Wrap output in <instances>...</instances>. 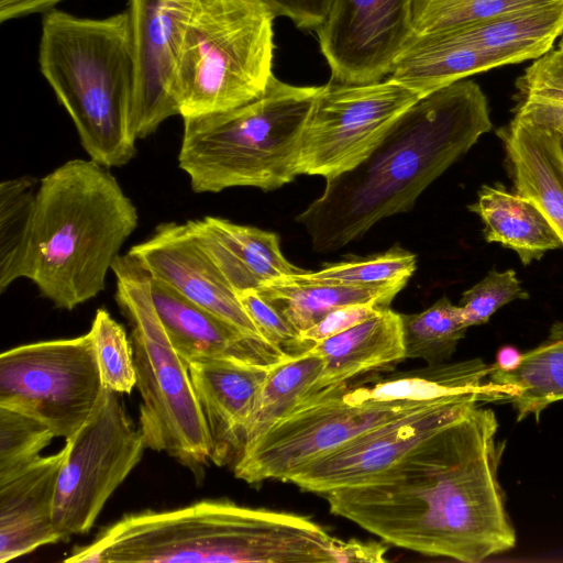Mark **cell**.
<instances>
[{
  "label": "cell",
  "mask_w": 563,
  "mask_h": 563,
  "mask_svg": "<svg viewBox=\"0 0 563 563\" xmlns=\"http://www.w3.org/2000/svg\"><path fill=\"white\" fill-rule=\"evenodd\" d=\"M490 408L476 406L386 471L322 495L333 515L395 547L481 563L515 548L498 471L506 441Z\"/></svg>",
  "instance_id": "6da1fadb"
},
{
  "label": "cell",
  "mask_w": 563,
  "mask_h": 563,
  "mask_svg": "<svg viewBox=\"0 0 563 563\" xmlns=\"http://www.w3.org/2000/svg\"><path fill=\"white\" fill-rule=\"evenodd\" d=\"M65 0H0V22L46 13Z\"/></svg>",
  "instance_id": "b9f144b4"
},
{
  "label": "cell",
  "mask_w": 563,
  "mask_h": 563,
  "mask_svg": "<svg viewBox=\"0 0 563 563\" xmlns=\"http://www.w3.org/2000/svg\"><path fill=\"white\" fill-rule=\"evenodd\" d=\"M404 284L380 287H357L319 284L301 280L295 275L275 278L258 290L299 331L316 324L325 314L340 307L355 303H373L389 307Z\"/></svg>",
  "instance_id": "4316f807"
},
{
  "label": "cell",
  "mask_w": 563,
  "mask_h": 563,
  "mask_svg": "<svg viewBox=\"0 0 563 563\" xmlns=\"http://www.w3.org/2000/svg\"><path fill=\"white\" fill-rule=\"evenodd\" d=\"M558 46H559V47H561V48H563V33H562V35H561V37H560V41H559V45H558Z\"/></svg>",
  "instance_id": "f6af8a7d"
},
{
  "label": "cell",
  "mask_w": 563,
  "mask_h": 563,
  "mask_svg": "<svg viewBox=\"0 0 563 563\" xmlns=\"http://www.w3.org/2000/svg\"><path fill=\"white\" fill-rule=\"evenodd\" d=\"M421 97L390 77L368 84L330 80L322 85L302 131L298 175L327 180L354 168Z\"/></svg>",
  "instance_id": "7c38bea8"
},
{
  "label": "cell",
  "mask_w": 563,
  "mask_h": 563,
  "mask_svg": "<svg viewBox=\"0 0 563 563\" xmlns=\"http://www.w3.org/2000/svg\"><path fill=\"white\" fill-rule=\"evenodd\" d=\"M493 129L485 93L460 80L419 98L354 168L327 179L296 221L314 251L334 252L419 195Z\"/></svg>",
  "instance_id": "7a4b0ae2"
},
{
  "label": "cell",
  "mask_w": 563,
  "mask_h": 563,
  "mask_svg": "<svg viewBox=\"0 0 563 563\" xmlns=\"http://www.w3.org/2000/svg\"><path fill=\"white\" fill-rule=\"evenodd\" d=\"M54 438L51 428L40 419L0 406V484L38 460Z\"/></svg>",
  "instance_id": "836d02e7"
},
{
  "label": "cell",
  "mask_w": 563,
  "mask_h": 563,
  "mask_svg": "<svg viewBox=\"0 0 563 563\" xmlns=\"http://www.w3.org/2000/svg\"><path fill=\"white\" fill-rule=\"evenodd\" d=\"M492 364L482 358L427 364L387 374L373 373L351 380L344 399L351 404L416 401L427 402L463 395H481L489 402H507L511 390L488 379Z\"/></svg>",
  "instance_id": "ffe728a7"
},
{
  "label": "cell",
  "mask_w": 563,
  "mask_h": 563,
  "mask_svg": "<svg viewBox=\"0 0 563 563\" xmlns=\"http://www.w3.org/2000/svg\"><path fill=\"white\" fill-rule=\"evenodd\" d=\"M387 548L375 541L350 539L342 542L341 563L385 562Z\"/></svg>",
  "instance_id": "60d3db41"
},
{
  "label": "cell",
  "mask_w": 563,
  "mask_h": 563,
  "mask_svg": "<svg viewBox=\"0 0 563 563\" xmlns=\"http://www.w3.org/2000/svg\"><path fill=\"white\" fill-rule=\"evenodd\" d=\"M152 297L167 336L188 364L231 358L271 367L290 357L262 338L247 335L151 276Z\"/></svg>",
  "instance_id": "e0dca14e"
},
{
  "label": "cell",
  "mask_w": 563,
  "mask_h": 563,
  "mask_svg": "<svg viewBox=\"0 0 563 563\" xmlns=\"http://www.w3.org/2000/svg\"><path fill=\"white\" fill-rule=\"evenodd\" d=\"M415 0H331L316 30L331 79L368 84L388 77L413 36Z\"/></svg>",
  "instance_id": "5bb4252c"
},
{
  "label": "cell",
  "mask_w": 563,
  "mask_h": 563,
  "mask_svg": "<svg viewBox=\"0 0 563 563\" xmlns=\"http://www.w3.org/2000/svg\"><path fill=\"white\" fill-rule=\"evenodd\" d=\"M528 291L521 286L514 269L488 274L462 295L460 307L466 325L485 324L501 307L515 300H526Z\"/></svg>",
  "instance_id": "8d00e7d4"
},
{
  "label": "cell",
  "mask_w": 563,
  "mask_h": 563,
  "mask_svg": "<svg viewBox=\"0 0 563 563\" xmlns=\"http://www.w3.org/2000/svg\"><path fill=\"white\" fill-rule=\"evenodd\" d=\"M509 64L506 57L476 47L452 29H443L413 35L388 77L424 96L472 75Z\"/></svg>",
  "instance_id": "cb8c5ba5"
},
{
  "label": "cell",
  "mask_w": 563,
  "mask_h": 563,
  "mask_svg": "<svg viewBox=\"0 0 563 563\" xmlns=\"http://www.w3.org/2000/svg\"><path fill=\"white\" fill-rule=\"evenodd\" d=\"M129 253L152 277L243 333L262 338L236 292L196 241L187 222L158 224L147 240L132 246Z\"/></svg>",
  "instance_id": "2e32d148"
},
{
  "label": "cell",
  "mask_w": 563,
  "mask_h": 563,
  "mask_svg": "<svg viewBox=\"0 0 563 563\" xmlns=\"http://www.w3.org/2000/svg\"><path fill=\"white\" fill-rule=\"evenodd\" d=\"M187 365L209 430L211 461L218 466L232 465L269 367L231 358L200 360Z\"/></svg>",
  "instance_id": "ac0fdd59"
},
{
  "label": "cell",
  "mask_w": 563,
  "mask_h": 563,
  "mask_svg": "<svg viewBox=\"0 0 563 563\" xmlns=\"http://www.w3.org/2000/svg\"><path fill=\"white\" fill-rule=\"evenodd\" d=\"M118 393L103 388L85 423L65 440L54 525L60 541L88 532L114 490L147 449Z\"/></svg>",
  "instance_id": "30bf717a"
},
{
  "label": "cell",
  "mask_w": 563,
  "mask_h": 563,
  "mask_svg": "<svg viewBox=\"0 0 563 563\" xmlns=\"http://www.w3.org/2000/svg\"><path fill=\"white\" fill-rule=\"evenodd\" d=\"M103 388L89 332L23 344L0 356V406L40 419L65 440L88 419Z\"/></svg>",
  "instance_id": "8fae6325"
},
{
  "label": "cell",
  "mask_w": 563,
  "mask_h": 563,
  "mask_svg": "<svg viewBox=\"0 0 563 563\" xmlns=\"http://www.w3.org/2000/svg\"><path fill=\"white\" fill-rule=\"evenodd\" d=\"M400 318L406 358L430 365L448 362L468 329L461 307L445 296L419 313H400Z\"/></svg>",
  "instance_id": "4dcf8cb0"
},
{
  "label": "cell",
  "mask_w": 563,
  "mask_h": 563,
  "mask_svg": "<svg viewBox=\"0 0 563 563\" xmlns=\"http://www.w3.org/2000/svg\"><path fill=\"white\" fill-rule=\"evenodd\" d=\"M312 350L323 357L324 367L308 395L363 375L391 371L406 360L400 313L384 308L352 328L316 343Z\"/></svg>",
  "instance_id": "603a6c76"
},
{
  "label": "cell",
  "mask_w": 563,
  "mask_h": 563,
  "mask_svg": "<svg viewBox=\"0 0 563 563\" xmlns=\"http://www.w3.org/2000/svg\"><path fill=\"white\" fill-rule=\"evenodd\" d=\"M65 456L64 446L0 484L1 563L60 541L54 525V501Z\"/></svg>",
  "instance_id": "d6986e66"
},
{
  "label": "cell",
  "mask_w": 563,
  "mask_h": 563,
  "mask_svg": "<svg viewBox=\"0 0 563 563\" xmlns=\"http://www.w3.org/2000/svg\"><path fill=\"white\" fill-rule=\"evenodd\" d=\"M382 309L384 308L373 303H355L340 307L325 314L312 327L301 331L300 335L302 340L314 345L366 320Z\"/></svg>",
  "instance_id": "f35d334b"
},
{
  "label": "cell",
  "mask_w": 563,
  "mask_h": 563,
  "mask_svg": "<svg viewBox=\"0 0 563 563\" xmlns=\"http://www.w3.org/2000/svg\"><path fill=\"white\" fill-rule=\"evenodd\" d=\"M115 301L132 327L140 430L147 449L165 452L202 478L211 439L187 363L172 345L157 314L151 274L129 252L112 265Z\"/></svg>",
  "instance_id": "52a82bcc"
},
{
  "label": "cell",
  "mask_w": 563,
  "mask_h": 563,
  "mask_svg": "<svg viewBox=\"0 0 563 563\" xmlns=\"http://www.w3.org/2000/svg\"><path fill=\"white\" fill-rule=\"evenodd\" d=\"M276 16L288 18L297 27L317 30L324 20L331 0H265Z\"/></svg>",
  "instance_id": "ab89813d"
},
{
  "label": "cell",
  "mask_w": 563,
  "mask_h": 563,
  "mask_svg": "<svg viewBox=\"0 0 563 563\" xmlns=\"http://www.w3.org/2000/svg\"><path fill=\"white\" fill-rule=\"evenodd\" d=\"M468 210L481 218L487 243L514 251L526 266L562 247L560 236L537 205L504 185L482 186Z\"/></svg>",
  "instance_id": "484cf974"
},
{
  "label": "cell",
  "mask_w": 563,
  "mask_h": 563,
  "mask_svg": "<svg viewBox=\"0 0 563 563\" xmlns=\"http://www.w3.org/2000/svg\"><path fill=\"white\" fill-rule=\"evenodd\" d=\"M323 367V357L312 347L269 367L254 409L243 429L236 457L309 394Z\"/></svg>",
  "instance_id": "f1b7e54d"
},
{
  "label": "cell",
  "mask_w": 563,
  "mask_h": 563,
  "mask_svg": "<svg viewBox=\"0 0 563 563\" xmlns=\"http://www.w3.org/2000/svg\"><path fill=\"white\" fill-rule=\"evenodd\" d=\"M488 379L511 390L507 402L518 422L529 416L539 422L543 410L563 400V321L554 322L544 341L523 352L517 369L505 373L492 364Z\"/></svg>",
  "instance_id": "83f0119b"
},
{
  "label": "cell",
  "mask_w": 563,
  "mask_h": 563,
  "mask_svg": "<svg viewBox=\"0 0 563 563\" xmlns=\"http://www.w3.org/2000/svg\"><path fill=\"white\" fill-rule=\"evenodd\" d=\"M523 360V352L514 345L500 346L495 355L493 367L500 372H512L517 369Z\"/></svg>",
  "instance_id": "7bdbcfd3"
},
{
  "label": "cell",
  "mask_w": 563,
  "mask_h": 563,
  "mask_svg": "<svg viewBox=\"0 0 563 563\" xmlns=\"http://www.w3.org/2000/svg\"><path fill=\"white\" fill-rule=\"evenodd\" d=\"M481 395L437 400L400 413L352 438L301 470L290 483L318 495L357 485L386 471L443 426L476 406Z\"/></svg>",
  "instance_id": "4fadbf2b"
},
{
  "label": "cell",
  "mask_w": 563,
  "mask_h": 563,
  "mask_svg": "<svg viewBox=\"0 0 563 563\" xmlns=\"http://www.w3.org/2000/svg\"><path fill=\"white\" fill-rule=\"evenodd\" d=\"M542 0H415L413 35L470 24Z\"/></svg>",
  "instance_id": "d590c367"
},
{
  "label": "cell",
  "mask_w": 563,
  "mask_h": 563,
  "mask_svg": "<svg viewBox=\"0 0 563 563\" xmlns=\"http://www.w3.org/2000/svg\"><path fill=\"white\" fill-rule=\"evenodd\" d=\"M449 29L476 47L506 57L510 64L534 60L551 51L563 33V0H542Z\"/></svg>",
  "instance_id": "d4e9b609"
},
{
  "label": "cell",
  "mask_w": 563,
  "mask_h": 563,
  "mask_svg": "<svg viewBox=\"0 0 563 563\" xmlns=\"http://www.w3.org/2000/svg\"><path fill=\"white\" fill-rule=\"evenodd\" d=\"M187 224L236 294L306 272L283 255L279 238L274 232L217 217L189 220Z\"/></svg>",
  "instance_id": "44dd1931"
},
{
  "label": "cell",
  "mask_w": 563,
  "mask_h": 563,
  "mask_svg": "<svg viewBox=\"0 0 563 563\" xmlns=\"http://www.w3.org/2000/svg\"><path fill=\"white\" fill-rule=\"evenodd\" d=\"M137 222L135 206L107 167L68 161L40 179L20 278L56 308L73 310L104 290Z\"/></svg>",
  "instance_id": "277c9868"
},
{
  "label": "cell",
  "mask_w": 563,
  "mask_h": 563,
  "mask_svg": "<svg viewBox=\"0 0 563 563\" xmlns=\"http://www.w3.org/2000/svg\"><path fill=\"white\" fill-rule=\"evenodd\" d=\"M38 65L90 159L107 168L128 164L136 153L137 95L128 10L106 18L44 13Z\"/></svg>",
  "instance_id": "5b68a950"
},
{
  "label": "cell",
  "mask_w": 563,
  "mask_h": 563,
  "mask_svg": "<svg viewBox=\"0 0 563 563\" xmlns=\"http://www.w3.org/2000/svg\"><path fill=\"white\" fill-rule=\"evenodd\" d=\"M321 86L271 79L265 92L238 108L183 118L178 165L195 192L232 187L274 190L298 176L302 131Z\"/></svg>",
  "instance_id": "8992f818"
},
{
  "label": "cell",
  "mask_w": 563,
  "mask_h": 563,
  "mask_svg": "<svg viewBox=\"0 0 563 563\" xmlns=\"http://www.w3.org/2000/svg\"><path fill=\"white\" fill-rule=\"evenodd\" d=\"M198 0H128L136 64L135 135L144 139L179 115L176 68L181 38Z\"/></svg>",
  "instance_id": "9a60e30c"
},
{
  "label": "cell",
  "mask_w": 563,
  "mask_h": 563,
  "mask_svg": "<svg viewBox=\"0 0 563 563\" xmlns=\"http://www.w3.org/2000/svg\"><path fill=\"white\" fill-rule=\"evenodd\" d=\"M555 133L558 134L559 142H560V147H561V151H562V154H563V131L555 132Z\"/></svg>",
  "instance_id": "ee69618b"
},
{
  "label": "cell",
  "mask_w": 563,
  "mask_h": 563,
  "mask_svg": "<svg viewBox=\"0 0 563 563\" xmlns=\"http://www.w3.org/2000/svg\"><path fill=\"white\" fill-rule=\"evenodd\" d=\"M341 543L307 517L218 499L128 514L64 561L340 563Z\"/></svg>",
  "instance_id": "3957f363"
},
{
  "label": "cell",
  "mask_w": 563,
  "mask_h": 563,
  "mask_svg": "<svg viewBox=\"0 0 563 563\" xmlns=\"http://www.w3.org/2000/svg\"><path fill=\"white\" fill-rule=\"evenodd\" d=\"M514 99V118L563 131V48H552L526 68L516 80Z\"/></svg>",
  "instance_id": "f546056e"
},
{
  "label": "cell",
  "mask_w": 563,
  "mask_h": 563,
  "mask_svg": "<svg viewBox=\"0 0 563 563\" xmlns=\"http://www.w3.org/2000/svg\"><path fill=\"white\" fill-rule=\"evenodd\" d=\"M346 388L347 383L303 397L240 453L232 464L234 476L251 485L268 479L290 482L311 462L362 432L433 402L351 404L344 399Z\"/></svg>",
  "instance_id": "9c48e42d"
},
{
  "label": "cell",
  "mask_w": 563,
  "mask_h": 563,
  "mask_svg": "<svg viewBox=\"0 0 563 563\" xmlns=\"http://www.w3.org/2000/svg\"><path fill=\"white\" fill-rule=\"evenodd\" d=\"M416 264L415 254L395 246L369 257L329 264L317 272L306 271L297 274V277L308 283L357 287L406 285L416 269Z\"/></svg>",
  "instance_id": "d6a6232c"
},
{
  "label": "cell",
  "mask_w": 563,
  "mask_h": 563,
  "mask_svg": "<svg viewBox=\"0 0 563 563\" xmlns=\"http://www.w3.org/2000/svg\"><path fill=\"white\" fill-rule=\"evenodd\" d=\"M103 387L130 394L136 386L133 349L124 328L109 311H96L89 330Z\"/></svg>",
  "instance_id": "e575fe53"
},
{
  "label": "cell",
  "mask_w": 563,
  "mask_h": 563,
  "mask_svg": "<svg viewBox=\"0 0 563 563\" xmlns=\"http://www.w3.org/2000/svg\"><path fill=\"white\" fill-rule=\"evenodd\" d=\"M497 135L514 191L537 205L563 246V154L558 134L512 118Z\"/></svg>",
  "instance_id": "7402d4cb"
},
{
  "label": "cell",
  "mask_w": 563,
  "mask_h": 563,
  "mask_svg": "<svg viewBox=\"0 0 563 563\" xmlns=\"http://www.w3.org/2000/svg\"><path fill=\"white\" fill-rule=\"evenodd\" d=\"M275 12L265 0H198L176 68L181 118L223 112L262 96L273 78Z\"/></svg>",
  "instance_id": "ba28073f"
},
{
  "label": "cell",
  "mask_w": 563,
  "mask_h": 563,
  "mask_svg": "<svg viewBox=\"0 0 563 563\" xmlns=\"http://www.w3.org/2000/svg\"><path fill=\"white\" fill-rule=\"evenodd\" d=\"M40 180L22 176L0 184V292L20 278Z\"/></svg>",
  "instance_id": "1f68e13d"
},
{
  "label": "cell",
  "mask_w": 563,
  "mask_h": 563,
  "mask_svg": "<svg viewBox=\"0 0 563 563\" xmlns=\"http://www.w3.org/2000/svg\"><path fill=\"white\" fill-rule=\"evenodd\" d=\"M262 338L290 357L309 351L313 344L302 340L300 332L258 290L236 294Z\"/></svg>",
  "instance_id": "74e56055"
}]
</instances>
